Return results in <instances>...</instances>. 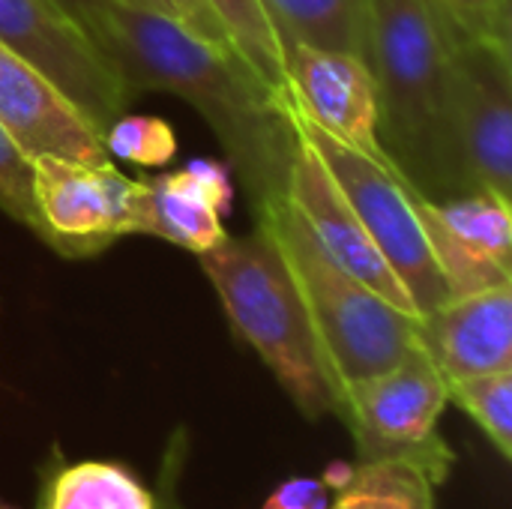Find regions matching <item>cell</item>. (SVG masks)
Masks as SVG:
<instances>
[{"label":"cell","mask_w":512,"mask_h":509,"mask_svg":"<svg viewBox=\"0 0 512 509\" xmlns=\"http://www.w3.org/2000/svg\"><path fill=\"white\" fill-rule=\"evenodd\" d=\"M444 483L417 462L354 465L351 477L333 492L330 509H438Z\"/></svg>","instance_id":"ac0fdd59"},{"label":"cell","mask_w":512,"mask_h":509,"mask_svg":"<svg viewBox=\"0 0 512 509\" xmlns=\"http://www.w3.org/2000/svg\"><path fill=\"white\" fill-rule=\"evenodd\" d=\"M102 144L108 156L132 162L138 168H162L177 156V135L171 123L150 114H120L105 132Z\"/></svg>","instance_id":"44dd1931"},{"label":"cell","mask_w":512,"mask_h":509,"mask_svg":"<svg viewBox=\"0 0 512 509\" xmlns=\"http://www.w3.org/2000/svg\"><path fill=\"white\" fill-rule=\"evenodd\" d=\"M285 93L309 123L396 168L381 144L378 84L369 60L294 42L285 48Z\"/></svg>","instance_id":"8fae6325"},{"label":"cell","mask_w":512,"mask_h":509,"mask_svg":"<svg viewBox=\"0 0 512 509\" xmlns=\"http://www.w3.org/2000/svg\"><path fill=\"white\" fill-rule=\"evenodd\" d=\"M450 405L465 411L495 453L510 462L512 459V369L471 375L459 381H447Z\"/></svg>","instance_id":"ffe728a7"},{"label":"cell","mask_w":512,"mask_h":509,"mask_svg":"<svg viewBox=\"0 0 512 509\" xmlns=\"http://www.w3.org/2000/svg\"><path fill=\"white\" fill-rule=\"evenodd\" d=\"M0 509H9V507H3V504H0Z\"/></svg>","instance_id":"83f0119b"},{"label":"cell","mask_w":512,"mask_h":509,"mask_svg":"<svg viewBox=\"0 0 512 509\" xmlns=\"http://www.w3.org/2000/svg\"><path fill=\"white\" fill-rule=\"evenodd\" d=\"M114 6H129V9H147V12H162V15H174L171 0H111ZM177 18V15H174Z\"/></svg>","instance_id":"4316f807"},{"label":"cell","mask_w":512,"mask_h":509,"mask_svg":"<svg viewBox=\"0 0 512 509\" xmlns=\"http://www.w3.org/2000/svg\"><path fill=\"white\" fill-rule=\"evenodd\" d=\"M333 489L318 477H294L279 483L261 509H330Z\"/></svg>","instance_id":"cb8c5ba5"},{"label":"cell","mask_w":512,"mask_h":509,"mask_svg":"<svg viewBox=\"0 0 512 509\" xmlns=\"http://www.w3.org/2000/svg\"><path fill=\"white\" fill-rule=\"evenodd\" d=\"M0 120L27 156L108 162L102 135L15 51L0 42Z\"/></svg>","instance_id":"5bb4252c"},{"label":"cell","mask_w":512,"mask_h":509,"mask_svg":"<svg viewBox=\"0 0 512 509\" xmlns=\"http://www.w3.org/2000/svg\"><path fill=\"white\" fill-rule=\"evenodd\" d=\"M447 405V378L414 345L393 369L345 390L333 417L354 441V465L417 462L447 483L456 462L438 432Z\"/></svg>","instance_id":"52a82bcc"},{"label":"cell","mask_w":512,"mask_h":509,"mask_svg":"<svg viewBox=\"0 0 512 509\" xmlns=\"http://www.w3.org/2000/svg\"><path fill=\"white\" fill-rule=\"evenodd\" d=\"M456 27L432 0H366V45L378 84L381 144L408 186L432 201L441 177Z\"/></svg>","instance_id":"7a4b0ae2"},{"label":"cell","mask_w":512,"mask_h":509,"mask_svg":"<svg viewBox=\"0 0 512 509\" xmlns=\"http://www.w3.org/2000/svg\"><path fill=\"white\" fill-rule=\"evenodd\" d=\"M255 216L291 267L336 405L345 390L393 369L417 345V315L396 309L342 270L318 246L288 198L258 207Z\"/></svg>","instance_id":"277c9868"},{"label":"cell","mask_w":512,"mask_h":509,"mask_svg":"<svg viewBox=\"0 0 512 509\" xmlns=\"http://www.w3.org/2000/svg\"><path fill=\"white\" fill-rule=\"evenodd\" d=\"M171 6H174L177 21H183L189 30H195L198 36H204L213 45H222V48H231L234 51V45H231L222 21L216 18V12L210 9L207 0H171Z\"/></svg>","instance_id":"d4e9b609"},{"label":"cell","mask_w":512,"mask_h":509,"mask_svg":"<svg viewBox=\"0 0 512 509\" xmlns=\"http://www.w3.org/2000/svg\"><path fill=\"white\" fill-rule=\"evenodd\" d=\"M33 198L60 258H93L120 237L144 228V183L108 162H81L54 153L30 156Z\"/></svg>","instance_id":"ba28073f"},{"label":"cell","mask_w":512,"mask_h":509,"mask_svg":"<svg viewBox=\"0 0 512 509\" xmlns=\"http://www.w3.org/2000/svg\"><path fill=\"white\" fill-rule=\"evenodd\" d=\"M0 42L30 63L99 135L135 99L57 0H0Z\"/></svg>","instance_id":"9c48e42d"},{"label":"cell","mask_w":512,"mask_h":509,"mask_svg":"<svg viewBox=\"0 0 512 509\" xmlns=\"http://www.w3.org/2000/svg\"><path fill=\"white\" fill-rule=\"evenodd\" d=\"M144 183V228L192 255L219 246L228 231L222 213L231 210V168L216 159H192L180 171L156 174Z\"/></svg>","instance_id":"9a60e30c"},{"label":"cell","mask_w":512,"mask_h":509,"mask_svg":"<svg viewBox=\"0 0 512 509\" xmlns=\"http://www.w3.org/2000/svg\"><path fill=\"white\" fill-rule=\"evenodd\" d=\"M60 6H63V12L90 36V30H93V24L99 21V15H102V9L111 3V0H57Z\"/></svg>","instance_id":"484cf974"},{"label":"cell","mask_w":512,"mask_h":509,"mask_svg":"<svg viewBox=\"0 0 512 509\" xmlns=\"http://www.w3.org/2000/svg\"><path fill=\"white\" fill-rule=\"evenodd\" d=\"M0 210L36 234L48 246V231L42 225L36 198H33V165L30 156L21 150L15 135L0 120Z\"/></svg>","instance_id":"7402d4cb"},{"label":"cell","mask_w":512,"mask_h":509,"mask_svg":"<svg viewBox=\"0 0 512 509\" xmlns=\"http://www.w3.org/2000/svg\"><path fill=\"white\" fill-rule=\"evenodd\" d=\"M471 192L512 201V51L510 39L456 27L435 201Z\"/></svg>","instance_id":"5b68a950"},{"label":"cell","mask_w":512,"mask_h":509,"mask_svg":"<svg viewBox=\"0 0 512 509\" xmlns=\"http://www.w3.org/2000/svg\"><path fill=\"white\" fill-rule=\"evenodd\" d=\"M417 345L447 381L512 369V285L417 315Z\"/></svg>","instance_id":"4fadbf2b"},{"label":"cell","mask_w":512,"mask_h":509,"mask_svg":"<svg viewBox=\"0 0 512 509\" xmlns=\"http://www.w3.org/2000/svg\"><path fill=\"white\" fill-rule=\"evenodd\" d=\"M468 33L510 39V0H432Z\"/></svg>","instance_id":"603a6c76"},{"label":"cell","mask_w":512,"mask_h":509,"mask_svg":"<svg viewBox=\"0 0 512 509\" xmlns=\"http://www.w3.org/2000/svg\"><path fill=\"white\" fill-rule=\"evenodd\" d=\"M282 102H285L291 126L321 156L324 168L330 171L333 183L351 204L354 216L360 219V225L366 228V234L384 255L396 279L405 285L417 315H426L435 306L447 303L450 297H447L444 279L432 261V252H429V243H426V234L414 207L417 189L408 186V180L396 168L348 147L345 141L309 123L297 111L285 87H282Z\"/></svg>","instance_id":"8992f818"},{"label":"cell","mask_w":512,"mask_h":509,"mask_svg":"<svg viewBox=\"0 0 512 509\" xmlns=\"http://www.w3.org/2000/svg\"><path fill=\"white\" fill-rule=\"evenodd\" d=\"M447 297L512 285V207L495 192L414 198Z\"/></svg>","instance_id":"30bf717a"},{"label":"cell","mask_w":512,"mask_h":509,"mask_svg":"<svg viewBox=\"0 0 512 509\" xmlns=\"http://www.w3.org/2000/svg\"><path fill=\"white\" fill-rule=\"evenodd\" d=\"M297 135V150L291 159V174H288V201L294 210L303 216L306 228L318 240V246L354 279L369 285L375 294L390 300L396 309L417 315L405 285L396 279L360 219L354 216L351 204L333 183L330 171L324 168L321 156L312 150V144L294 129Z\"/></svg>","instance_id":"7c38bea8"},{"label":"cell","mask_w":512,"mask_h":509,"mask_svg":"<svg viewBox=\"0 0 512 509\" xmlns=\"http://www.w3.org/2000/svg\"><path fill=\"white\" fill-rule=\"evenodd\" d=\"M90 39L132 96L168 90L207 120L255 210L288 198L297 135L282 90L258 78L237 51L207 42L174 15L114 3L102 9Z\"/></svg>","instance_id":"6da1fadb"},{"label":"cell","mask_w":512,"mask_h":509,"mask_svg":"<svg viewBox=\"0 0 512 509\" xmlns=\"http://www.w3.org/2000/svg\"><path fill=\"white\" fill-rule=\"evenodd\" d=\"M264 9L279 33L282 54L288 45L303 42L369 60L366 0H264Z\"/></svg>","instance_id":"e0dca14e"},{"label":"cell","mask_w":512,"mask_h":509,"mask_svg":"<svg viewBox=\"0 0 512 509\" xmlns=\"http://www.w3.org/2000/svg\"><path fill=\"white\" fill-rule=\"evenodd\" d=\"M222 21L234 51L273 90L285 87V54L264 0H207Z\"/></svg>","instance_id":"d6986e66"},{"label":"cell","mask_w":512,"mask_h":509,"mask_svg":"<svg viewBox=\"0 0 512 509\" xmlns=\"http://www.w3.org/2000/svg\"><path fill=\"white\" fill-rule=\"evenodd\" d=\"M36 509H162L126 465L117 462H66L57 450L42 468Z\"/></svg>","instance_id":"2e32d148"},{"label":"cell","mask_w":512,"mask_h":509,"mask_svg":"<svg viewBox=\"0 0 512 509\" xmlns=\"http://www.w3.org/2000/svg\"><path fill=\"white\" fill-rule=\"evenodd\" d=\"M198 261L231 330L261 357L291 405L309 423L333 414V387L303 297L270 231L255 222L252 234H228Z\"/></svg>","instance_id":"3957f363"}]
</instances>
